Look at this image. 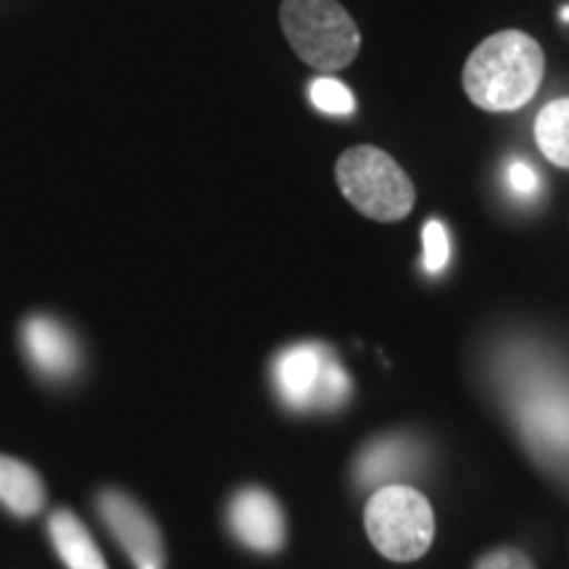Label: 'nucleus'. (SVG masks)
Segmentation results:
<instances>
[{
	"mask_svg": "<svg viewBox=\"0 0 569 569\" xmlns=\"http://www.w3.org/2000/svg\"><path fill=\"white\" fill-rule=\"evenodd\" d=\"M546 56L536 38L519 30L490 34L465 63L467 98L482 111H517L538 96Z\"/></svg>",
	"mask_w": 569,
	"mask_h": 569,
	"instance_id": "f257e3e1",
	"label": "nucleus"
},
{
	"mask_svg": "<svg viewBox=\"0 0 569 569\" xmlns=\"http://www.w3.org/2000/svg\"><path fill=\"white\" fill-rule=\"evenodd\" d=\"M280 24L298 59L322 74H336L359 56V27L338 0H282Z\"/></svg>",
	"mask_w": 569,
	"mask_h": 569,
	"instance_id": "f03ea898",
	"label": "nucleus"
},
{
	"mask_svg": "<svg viewBox=\"0 0 569 569\" xmlns=\"http://www.w3.org/2000/svg\"><path fill=\"white\" fill-rule=\"evenodd\" d=\"M340 193L375 222H398L415 209V182L377 146H353L336 163Z\"/></svg>",
	"mask_w": 569,
	"mask_h": 569,
	"instance_id": "7ed1b4c3",
	"label": "nucleus"
},
{
	"mask_svg": "<svg viewBox=\"0 0 569 569\" xmlns=\"http://www.w3.org/2000/svg\"><path fill=\"white\" fill-rule=\"evenodd\" d=\"M365 528L382 557L390 561H415L432 546L436 515L417 488L382 486L367 501Z\"/></svg>",
	"mask_w": 569,
	"mask_h": 569,
	"instance_id": "20e7f679",
	"label": "nucleus"
},
{
	"mask_svg": "<svg viewBox=\"0 0 569 569\" xmlns=\"http://www.w3.org/2000/svg\"><path fill=\"white\" fill-rule=\"evenodd\" d=\"M274 382L282 401L296 409H336L346 403L351 390L336 356L311 343L293 346L277 356Z\"/></svg>",
	"mask_w": 569,
	"mask_h": 569,
	"instance_id": "39448f33",
	"label": "nucleus"
},
{
	"mask_svg": "<svg viewBox=\"0 0 569 569\" xmlns=\"http://www.w3.org/2000/svg\"><path fill=\"white\" fill-rule=\"evenodd\" d=\"M98 515L119 540V546L132 559L138 569H163L167 565V551H163V538L156 522L146 509L122 490H103L98 496Z\"/></svg>",
	"mask_w": 569,
	"mask_h": 569,
	"instance_id": "423d86ee",
	"label": "nucleus"
},
{
	"mask_svg": "<svg viewBox=\"0 0 569 569\" xmlns=\"http://www.w3.org/2000/svg\"><path fill=\"white\" fill-rule=\"evenodd\" d=\"M230 528L248 549L274 553L284 543V515L264 488H243L230 503Z\"/></svg>",
	"mask_w": 569,
	"mask_h": 569,
	"instance_id": "0eeeda50",
	"label": "nucleus"
},
{
	"mask_svg": "<svg viewBox=\"0 0 569 569\" xmlns=\"http://www.w3.org/2000/svg\"><path fill=\"white\" fill-rule=\"evenodd\" d=\"M21 340H24V351L32 365L56 380L69 377L80 365V348H77L71 332L51 317L27 319Z\"/></svg>",
	"mask_w": 569,
	"mask_h": 569,
	"instance_id": "6e6552de",
	"label": "nucleus"
},
{
	"mask_svg": "<svg viewBox=\"0 0 569 569\" xmlns=\"http://www.w3.org/2000/svg\"><path fill=\"white\" fill-rule=\"evenodd\" d=\"M48 536L53 540L56 553L69 569H109L90 530L74 511L56 509L48 519Z\"/></svg>",
	"mask_w": 569,
	"mask_h": 569,
	"instance_id": "1a4fd4ad",
	"label": "nucleus"
},
{
	"mask_svg": "<svg viewBox=\"0 0 569 569\" xmlns=\"http://www.w3.org/2000/svg\"><path fill=\"white\" fill-rule=\"evenodd\" d=\"M0 503L17 517H34L46 507L42 478L24 461L0 453Z\"/></svg>",
	"mask_w": 569,
	"mask_h": 569,
	"instance_id": "9d476101",
	"label": "nucleus"
},
{
	"mask_svg": "<svg viewBox=\"0 0 569 569\" xmlns=\"http://www.w3.org/2000/svg\"><path fill=\"white\" fill-rule=\"evenodd\" d=\"M536 142L553 167L569 169V98L546 103L538 111Z\"/></svg>",
	"mask_w": 569,
	"mask_h": 569,
	"instance_id": "9b49d317",
	"label": "nucleus"
},
{
	"mask_svg": "<svg viewBox=\"0 0 569 569\" xmlns=\"http://www.w3.org/2000/svg\"><path fill=\"white\" fill-rule=\"evenodd\" d=\"M311 103L319 111L332 113V117H348L356 109L351 90L343 82L332 80V77H319V80H315V84H311Z\"/></svg>",
	"mask_w": 569,
	"mask_h": 569,
	"instance_id": "f8f14e48",
	"label": "nucleus"
},
{
	"mask_svg": "<svg viewBox=\"0 0 569 569\" xmlns=\"http://www.w3.org/2000/svg\"><path fill=\"white\" fill-rule=\"evenodd\" d=\"M422 243H425V269L427 272L438 274L443 272L448 259H451V243H448L446 227L432 219V222L425 224L422 230Z\"/></svg>",
	"mask_w": 569,
	"mask_h": 569,
	"instance_id": "ddd939ff",
	"label": "nucleus"
},
{
	"mask_svg": "<svg viewBox=\"0 0 569 569\" xmlns=\"http://www.w3.org/2000/svg\"><path fill=\"white\" fill-rule=\"evenodd\" d=\"M475 569H536L532 561L528 559V553H522L519 549H496L482 557Z\"/></svg>",
	"mask_w": 569,
	"mask_h": 569,
	"instance_id": "4468645a",
	"label": "nucleus"
},
{
	"mask_svg": "<svg viewBox=\"0 0 569 569\" xmlns=\"http://www.w3.org/2000/svg\"><path fill=\"white\" fill-rule=\"evenodd\" d=\"M509 184H511V190H515L517 196H522V198L532 196L538 190L536 169L528 167L525 161H515L509 167Z\"/></svg>",
	"mask_w": 569,
	"mask_h": 569,
	"instance_id": "2eb2a0df",
	"label": "nucleus"
},
{
	"mask_svg": "<svg viewBox=\"0 0 569 569\" xmlns=\"http://www.w3.org/2000/svg\"><path fill=\"white\" fill-rule=\"evenodd\" d=\"M561 19H565V21H569V6H567V9H565V11H561Z\"/></svg>",
	"mask_w": 569,
	"mask_h": 569,
	"instance_id": "dca6fc26",
	"label": "nucleus"
}]
</instances>
